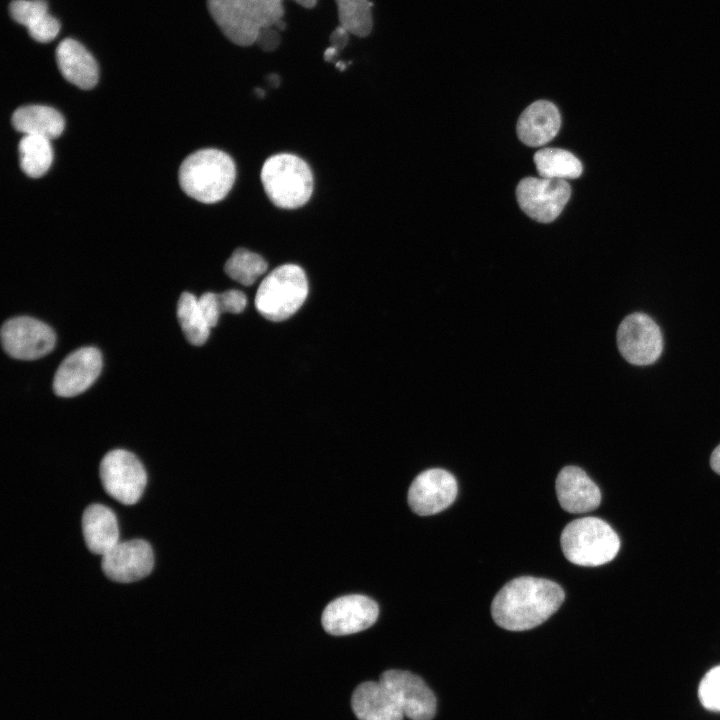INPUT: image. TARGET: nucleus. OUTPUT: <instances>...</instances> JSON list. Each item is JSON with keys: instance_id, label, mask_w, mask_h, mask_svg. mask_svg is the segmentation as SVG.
<instances>
[{"instance_id": "1", "label": "nucleus", "mask_w": 720, "mask_h": 720, "mask_svg": "<svg viewBox=\"0 0 720 720\" xmlns=\"http://www.w3.org/2000/svg\"><path fill=\"white\" fill-rule=\"evenodd\" d=\"M284 0H207L210 15L225 37L238 46L256 44L260 33L283 31L286 23ZM311 9L318 0H293ZM339 25L357 37L368 36L373 29V2L335 0Z\"/></svg>"}, {"instance_id": "2", "label": "nucleus", "mask_w": 720, "mask_h": 720, "mask_svg": "<svg viewBox=\"0 0 720 720\" xmlns=\"http://www.w3.org/2000/svg\"><path fill=\"white\" fill-rule=\"evenodd\" d=\"M564 598L565 593L557 583L522 576L498 591L491 604V614L495 623L506 630H529L554 614Z\"/></svg>"}, {"instance_id": "3", "label": "nucleus", "mask_w": 720, "mask_h": 720, "mask_svg": "<svg viewBox=\"0 0 720 720\" xmlns=\"http://www.w3.org/2000/svg\"><path fill=\"white\" fill-rule=\"evenodd\" d=\"M235 177L233 159L214 148L201 149L187 156L178 173L184 193L205 204H213L225 198Z\"/></svg>"}, {"instance_id": "4", "label": "nucleus", "mask_w": 720, "mask_h": 720, "mask_svg": "<svg viewBox=\"0 0 720 720\" xmlns=\"http://www.w3.org/2000/svg\"><path fill=\"white\" fill-rule=\"evenodd\" d=\"M261 181L270 201L283 209L305 205L313 192V175L300 157L280 153L269 157L261 169Z\"/></svg>"}, {"instance_id": "5", "label": "nucleus", "mask_w": 720, "mask_h": 720, "mask_svg": "<svg viewBox=\"0 0 720 720\" xmlns=\"http://www.w3.org/2000/svg\"><path fill=\"white\" fill-rule=\"evenodd\" d=\"M566 559L580 566H599L610 562L618 553L620 540L602 519L579 518L568 523L560 537Z\"/></svg>"}, {"instance_id": "6", "label": "nucleus", "mask_w": 720, "mask_h": 720, "mask_svg": "<svg viewBox=\"0 0 720 720\" xmlns=\"http://www.w3.org/2000/svg\"><path fill=\"white\" fill-rule=\"evenodd\" d=\"M308 290L304 270L295 264H284L262 280L256 292L255 307L266 319L283 321L299 310Z\"/></svg>"}, {"instance_id": "7", "label": "nucleus", "mask_w": 720, "mask_h": 720, "mask_svg": "<svg viewBox=\"0 0 720 720\" xmlns=\"http://www.w3.org/2000/svg\"><path fill=\"white\" fill-rule=\"evenodd\" d=\"M99 473L107 494L124 505L135 504L147 483L142 463L133 453L124 449L108 452L101 460Z\"/></svg>"}, {"instance_id": "8", "label": "nucleus", "mask_w": 720, "mask_h": 720, "mask_svg": "<svg viewBox=\"0 0 720 720\" xmlns=\"http://www.w3.org/2000/svg\"><path fill=\"white\" fill-rule=\"evenodd\" d=\"M617 346L623 358L636 366L656 362L663 351L662 332L647 314L635 312L626 316L617 330Z\"/></svg>"}, {"instance_id": "9", "label": "nucleus", "mask_w": 720, "mask_h": 720, "mask_svg": "<svg viewBox=\"0 0 720 720\" xmlns=\"http://www.w3.org/2000/svg\"><path fill=\"white\" fill-rule=\"evenodd\" d=\"M571 195L566 180L525 177L516 187L517 202L524 213L537 222L554 221Z\"/></svg>"}, {"instance_id": "10", "label": "nucleus", "mask_w": 720, "mask_h": 720, "mask_svg": "<svg viewBox=\"0 0 720 720\" xmlns=\"http://www.w3.org/2000/svg\"><path fill=\"white\" fill-rule=\"evenodd\" d=\"M0 335L4 351L19 360L41 358L54 348L56 342L55 333L50 326L28 316L5 321Z\"/></svg>"}, {"instance_id": "11", "label": "nucleus", "mask_w": 720, "mask_h": 720, "mask_svg": "<svg viewBox=\"0 0 720 720\" xmlns=\"http://www.w3.org/2000/svg\"><path fill=\"white\" fill-rule=\"evenodd\" d=\"M410 720H432L436 698L422 678L404 670L384 671L378 680Z\"/></svg>"}, {"instance_id": "12", "label": "nucleus", "mask_w": 720, "mask_h": 720, "mask_svg": "<svg viewBox=\"0 0 720 720\" xmlns=\"http://www.w3.org/2000/svg\"><path fill=\"white\" fill-rule=\"evenodd\" d=\"M457 481L453 474L441 468L421 472L410 485L408 504L420 516L437 514L456 499Z\"/></svg>"}, {"instance_id": "13", "label": "nucleus", "mask_w": 720, "mask_h": 720, "mask_svg": "<svg viewBox=\"0 0 720 720\" xmlns=\"http://www.w3.org/2000/svg\"><path fill=\"white\" fill-rule=\"evenodd\" d=\"M378 614V605L371 598L359 594L346 595L326 606L322 614V625L329 634L349 635L372 626Z\"/></svg>"}, {"instance_id": "14", "label": "nucleus", "mask_w": 720, "mask_h": 720, "mask_svg": "<svg viewBox=\"0 0 720 720\" xmlns=\"http://www.w3.org/2000/svg\"><path fill=\"white\" fill-rule=\"evenodd\" d=\"M102 556L104 574L120 583L138 581L150 574L154 566L152 548L143 539L118 542Z\"/></svg>"}, {"instance_id": "15", "label": "nucleus", "mask_w": 720, "mask_h": 720, "mask_svg": "<svg viewBox=\"0 0 720 720\" xmlns=\"http://www.w3.org/2000/svg\"><path fill=\"white\" fill-rule=\"evenodd\" d=\"M102 369V356L95 347H82L70 353L59 365L53 390L57 396L73 397L88 389Z\"/></svg>"}, {"instance_id": "16", "label": "nucleus", "mask_w": 720, "mask_h": 720, "mask_svg": "<svg viewBox=\"0 0 720 720\" xmlns=\"http://www.w3.org/2000/svg\"><path fill=\"white\" fill-rule=\"evenodd\" d=\"M556 493L561 507L570 513H585L601 502L598 486L577 466H565L556 478Z\"/></svg>"}, {"instance_id": "17", "label": "nucleus", "mask_w": 720, "mask_h": 720, "mask_svg": "<svg viewBox=\"0 0 720 720\" xmlns=\"http://www.w3.org/2000/svg\"><path fill=\"white\" fill-rule=\"evenodd\" d=\"M561 116L558 108L550 101L538 100L530 104L517 122L518 138L531 147L550 142L559 132Z\"/></svg>"}, {"instance_id": "18", "label": "nucleus", "mask_w": 720, "mask_h": 720, "mask_svg": "<svg viewBox=\"0 0 720 720\" xmlns=\"http://www.w3.org/2000/svg\"><path fill=\"white\" fill-rule=\"evenodd\" d=\"M56 62L62 76L81 89H91L99 77L98 64L92 54L72 38L62 40L56 48Z\"/></svg>"}, {"instance_id": "19", "label": "nucleus", "mask_w": 720, "mask_h": 720, "mask_svg": "<svg viewBox=\"0 0 720 720\" xmlns=\"http://www.w3.org/2000/svg\"><path fill=\"white\" fill-rule=\"evenodd\" d=\"M82 532L89 551L104 555L119 540L116 515L107 506L91 504L82 515Z\"/></svg>"}, {"instance_id": "20", "label": "nucleus", "mask_w": 720, "mask_h": 720, "mask_svg": "<svg viewBox=\"0 0 720 720\" xmlns=\"http://www.w3.org/2000/svg\"><path fill=\"white\" fill-rule=\"evenodd\" d=\"M359 720H403L405 717L379 681H366L356 687L351 699Z\"/></svg>"}, {"instance_id": "21", "label": "nucleus", "mask_w": 720, "mask_h": 720, "mask_svg": "<svg viewBox=\"0 0 720 720\" xmlns=\"http://www.w3.org/2000/svg\"><path fill=\"white\" fill-rule=\"evenodd\" d=\"M15 130L24 135L52 140L60 136L65 120L56 109L45 105H26L17 108L11 117Z\"/></svg>"}, {"instance_id": "22", "label": "nucleus", "mask_w": 720, "mask_h": 720, "mask_svg": "<svg viewBox=\"0 0 720 720\" xmlns=\"http://www.w3.org/2000/svg\"><path fill=\"white\" fill-rule=\"evenodd\" d=\"M534 163L542 178L575 179L583 171L580 160L571 152L560 148H543L534 155Z\"/></svg>"}, {"instance_id": "23", "label": "nucleus", "mask_w": 720, "mask_h": 720, "mask_svg": "<svg viewBox=\"0 0 720 720\" xmlns=\"http://www.w3.org/2000/svg\"><path fill=\"white\" fill-rule=\"evenodd\" d=\"M21 170L29 177L44 175L53 161L50 140L40 136L24 135L18 145Z\"/></svg>"}, {"instance_id": "24", "label": "nucleus", "mask_w": 720, "mask_h": 720, "mask_svg": "<svg viewBox=\"0 0 720 720\" xmlns=\"http://www.w3.org/2000/svg\"><path fill=\"white\" fill-rule=\"evenodd\" d=\"M177 317L189 343L201 346L207 341L211 327L203 317L195 295L189 292L181 294L177 304Z\"/></svg>"}, {"instance_id": "25", "label": "nucleus", "mask_w": 720, "mask_h": 720, "mask_svg": "<svg viewBox=\"0 0 720 720\" xmlns=\"http://www.w3.org/2000/svg\"><path fill=\"white\" fill-rule=\"evenodd\" d=\"M268 268L265 259L245 248H237L226 261V274L238 283L250 286L263 275Z\"/></svg>"}, {"instance_id": "26", "label": "nucleus", "mask_w": 720, "mask_h": 720, "mask_svg": "<svg viewBox=\"0 0 720 720\" xmlns=\"http://www.w3.org/2000/svg\"><path fill=\"white\" fill-rule=\"evenodd\" d=\"M9 12L14 21L27 29L49 13L45 0H13Z\"/></svg>"}, {"instance_id": "27", "label": "nucleus", "mask_w": 720, "mask_h": 720, "mask_svg": "<svg viewBox=\"0 0 720 720\" xmlns=\"http://www.w3.org/2000/svg\"><path fill=\"white\" fill-rule=\"evenodd\" d=\"M698 696L703 707L711 711H720V666L712 668L703 677Z\"/></svg>"}, {"instance_id": "28", "label": "nucleus", "mask_w": 720, "mask_h": 720, "mask_svg": "<svg viewBox=\"0 0 720 720\" xmlns=\"http://www.w3.org/2000/svg\"><path fill=\"white\" fill-rule=\"evenodd\" d=\"M30 37L37 42L47 43L54 40L60 31V22L50 13L27 29Z\"/></svg>"}, {"instance_id": "29", "label": "nucleus", "mask_w": 720, "mask_h": 720, "mask_svg": "<svg viewBox=\"0 0 720 720\" xmlns=\"http://www.w3.org/2000/svg\"><path fill=\"white\" fill-rule=\"evenodd\" d=\"M221 313H240L247 304V298L242 291L231 289L217 294Z\"/></svg>"}, {"instance_id": "30", "label": "nucleus", "mask_w": 720, "mask_h": 720, "mask_svg": "<svg viewBox=\"0 0 720 720\" xmlns=\"http://www.w3.org/2000/svg\"><path fill=\"white\" fill-rule=\"evenodd\" d=\"M200 311L208 325L212 328L217 325L221 314L218 296L212 292H206L198 298Z\"/></svg>"}, {"instance_id": "31", "label": "nucleus", "mask_w": 720, "mask_h": 720, "mask_svg": "<svg viewBox=\"0 0 720 720\" xmlns=\"http://www.w3.org/2000/svg\"><path fill=\"white\" fill-rule=\"evenodd\" d=\"M349 34L350 33L344 27L338 25L337 28L330 35L331 46L334 47L338 52L341 51L348 43Z\"/></svg>"}, {"instance_id": "32", "label": "nucleus", "mask_w": 720, "mask_h": 720, "mask_svg": "<svg viewBox=\"0 0 720 720\" xmlns=\"http://www.w3.org/2000/svg\"><path fill=\"white\" fill-rule=\"evenodd\" d=\"M711 468L720 474V444L714 449L710 458Z\"/></svg>"}, {"instance_id": "33", "label": "nucleus", "mask_w": 720, "mask_h": 720, "mask_svg": "<svg viewBox=\"0 0 720 720\" xmlns=\"http://www.w3.org/2000/svg\"><path fill=\"white\" fill-rule=\"evenodd\" d=\"M337 54L338 51L334 47L330 46L324 52V59L325 61H332V59L337 56Z\"/></svg>"}]
</instances>
